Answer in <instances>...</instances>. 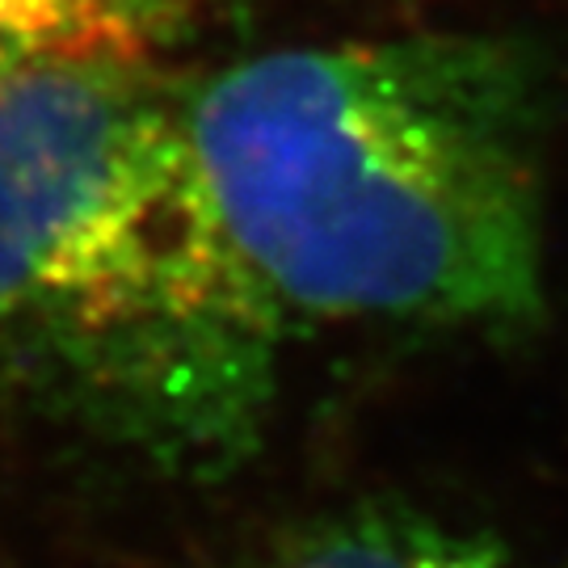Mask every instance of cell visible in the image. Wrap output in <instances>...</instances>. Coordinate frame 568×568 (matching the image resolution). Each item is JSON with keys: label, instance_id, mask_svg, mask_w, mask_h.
<instances>
[{"label": "cell", "instance_id": "1", "mask_svg": "<svg viewBox=\"0 0 568 568\" xmlns=\"http://www.w3.org/2000/svg\"><path fill=\"white\" fill-rule=\"evenodd\" d=\"M206 203L274 307L527 325L544 304V89L488 34L283 47L185 84Z\"/></svg>", "mask_w": 568, "mask_h": 568}, {"label": "cell", "instance_id": "2", "mask_svg": "<svg viewBox=\"0 0 568 568\" xmlns=\"http://www.w3.org/2000/svg\"><path fill=\"white\" fill-rule=\"evenodd\" d=\"M164 63L0 77V366L55 417L220 476L262 443L286 316L236 257Z\"/></svg>", "mask_w": 568, "mask_h": 568}, {"label": "cell", "instance_id": "3", "mask_svg": "<svg viewBox=\"0 0 568 568\" xmlns=\"http://www.w3.org/2000/svg\"><path fill=\"white\" fill-rule=\"evenodd\" d=\"M215 0H0V77L47 63H164Z\"/></svg>", "mask_w": 568, "mask_h": 568}, {"label": "cell", "instance_id": "4", "mask_svg": "<svg viewBox=\"0 0 568 568\" xmlns=\"http://www.w3.org/2000/svg\"><path fill=\"white\" fill-rule=\"evenodd\" d=\"M278 568H535L501 539L413 509H358L286 551Z\"/></svg>", "mask_w": 568, "mask_h": 568}]
</instances>
